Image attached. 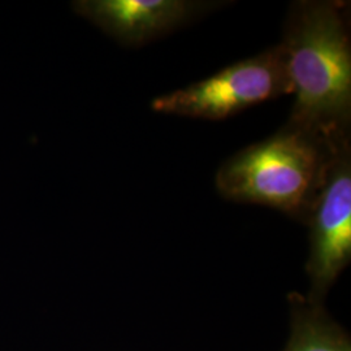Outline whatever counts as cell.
Returning <instances> with one entry per match:
<instances>
[{"label":"cell","mask_w":351,"mask_h":351,"mask_svg":"<svg viewBox=\"0 0 351 351\" xmlns=\"http://www.w3.org/2000/svg\"><path fill=\"white\" fill-rule=\"evenodd\" d=\"M307 295L326 302L329 290L351 261V149L341 151L308 220Z\"/></svg>","instance_id":"4"},{"label":"cell","mask_w":351,"mask_h":351,"mask_svg":"<svg viewBox=\"0 0 351 351\" xmlns=\"http://www.w3.org/2000/svg\"><path fill=\"white\" fill-rule=\"evenodd\" d=\"M349 3L301 0L289 8L280 43L294 106L288 124L336 146L350 143L351 39Z\"/></svg>","instance_id":"1"},{"label":"cell","mask_w":351,"mask_h":351,"mask_svg":"<svg viewBox=\"0 0 351 351\" xmlns=\"http://www.w3.org/2000/svg\"><path fill=\"white\" fill-rule=\"evenodd\" d=\"M288 303L290 333L282 351H351L350 335L328 313L326 302L293 291Z\"/></svg>","instance_id":"6"},{"label":"cell","mask_w":351,"mask_h":351,"mask_svg":"<svg viewBox=\"0 0 351 351\" xmlns=\"http://www.w3.org/2000/svg\"><path fill=\"white\" fill-rule=\"evenodd\" d=\"M293 94L281 45L229 65L188 88L156 97L152 111L203 120H224L249 107Z\"/></svg>","instance_id":"3"},{"label":"cell","mask_w":351,"mask_h":351,"mask_svg":"<svg viewBox=\"0 0 351 351\" xmlns=\"http://www.w3.org/2000/svg\"><path fill=\"white\" fill-rule=\"evenodd\" d=\"M220 3L193 0H77L75 12L124 46H142L172 33Z\"/></svg>","instance_id":"5"},{"label":"cell","mask_w":351,"mask_h":351,"mask_svg":"<svg viewBox=\"0 0 351 351\" xmlns=\"http://www.w3.org/2000/svg\"><path fill=\"white\" fill-rule=\"evenodd\" d=\"M350 143L288 124L239 151L220 167L216 188L229 201L271 207L308 224L332 165Z\"/></svg>","instance_id":"2"}]
</instances>
